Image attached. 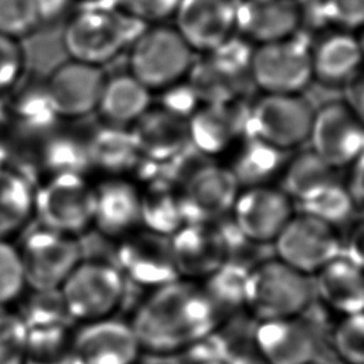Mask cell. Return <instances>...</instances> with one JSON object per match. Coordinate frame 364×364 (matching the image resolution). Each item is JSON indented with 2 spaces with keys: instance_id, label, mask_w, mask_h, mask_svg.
I'll return each instance as SVG.
<instances>
[{
  "instance_id": "1",
  "label": "cell",
  "mask_w": 364,
  "mask_h": 364,
  "mask_svg": "<svg viewBox=\"0 0 364 364\" xmlns=\"http://www.w3.org/2000/svg\"><path fill=\"white\" fill-rule=\"evenodd\" d=\"M223 318L202 286L181 277L151 290L129 324L141 350L175 354L212 333Z\"/></svg>"
},
{
  "instance_id": "2",
  "label": "cell",
  "mask_w": 364,
  "mask_h": 364,
  "mask_svg": "<svg viewBox=\"0 0 364 364\" xmlns=\"http://www.w3.org/2000/svg\"><path fill=\"white\" fill-rule=\"evenodd\" d=\"M146 24L111 7H87L74 13L63 31V46L71 60L102 67L129 48Z\"/></svg>"
},
{
  "instance_id": "3",
  "label": "cell",
  "mask_w": 364,
  "mask_h": 364,
  "mask_svg": "<svg viewBox=\"0 0 364 364\" xmlns=\"http://www.w3.org/2000/svg\"><path fill=\"white\" fill-rule=\"evenodd\" d=\"M314 297L313 279L279 259H267L250 270L246 309L256 321L300 316Z\"/></svg>"
},
{
  "instance_id": "4",
  "label": "cell",
  "mask_w": 364,
  "mask_h": 364,
  "mask_svg": "<svg viewBox=\"0 0 364 364\" xmlns=\"http://www.w3.org/2000/svg\"><path fill=\"white\" fill-rule=\"evenodd\" d=\"M195 51L172 26H146L129 46V71L146 88L164 90L191 70Z\"/></svg>"
},
{
  "instance_id": "5",
  "label": "cell",
  "mask_w": 364,
  "mask_h": 364,
  "mask_svg": "<svg viewBox=\"0 0 364 364\" xmlns=\"http://www.w3.org/2000/svg\"><path fill=\"white\" fill-rule=\"evenodd\" d=\"M127 280L108 260H81L60 286L70 320L90 323L111 317L122 304Z\"/></svg>"
},
{
  "instance_id": "6",
  "label": "cell",
  "mask_w": 364,
  "mask_h": 364,
  "mask_svg": "<svg viewBox=\"0 0 364 364\" xmlns=\"http://www.w3.org/2000/svg\"><path fill=\"white\" fill-rule=\"evenodd\" d=\"M253 48L239 34L218 48L193 60L186 75L202 104L243 98L250 85V58Z\"/></svg>"
},
{
  "instance_id": "7",
  "label": "cell",
  "mask_w": 364,
  "mask_h": 364,
  "mask_svg": "<svg viewBox=\"0 0 364 364\" xmlns=\"http://www.w3.org/2000/svg\"><path fill=\"white\" fill-rule=\"evenodd\" d=\"M94 186L85 175H51L34 191V215L40 226L78 236L92 225Z\"/></svg>"
},
{
  "instance_id": "8",
  "label": "cell",
  "mask_w": 364,
  "mask_h": 364,
  "mask_svg": "<svg viewBox=\"0 0 364 364\" xmlns=\"http://www.w3.org/2000/svg\"><path fill=\"white\" fill-rule=\"evenodd\" d=\"M250 78L264 94H300L313 80L311 43L297 33L257 44L252 51Z\"/></svg>"
},
{
  "instance_id": "9",
  "label": "cell",
  "mask_w": 364,
  "mask_h": 364,
  "mask_svg": "<svg viewBox=\"0 0 364 364\" xmlns=\"http://www.w3.org/2000/svg\"><path fill=\"white\" fill-rule=\"evenodd\" d=\"M313 115L300 94H264L249 107L245 136L289 151L309 139Z\"/></svg>"
},
{
  "instance_id": "10",
  "label": "cell",
  "mask_w": 364,
  "mask_h": 364,
  "mask_svg": "<svg viewBox=\"0 0 364 364\" xmlns=\"http://www.w3.org/2000/svg\"><path fill=\"white\" fill-rule=\"evenodd\" d=\"M26 286L30 290H55L82 260L75 236L43 226L31 230L18 247Z\"/></svg>"
},
{
  "instance_id": "11",
  "label": "cell",
  "mask_w": 364,
  "mask_h": 364,
  "mask_svg": "<svg viewBox=\"0 0 364 364\" xmlns=\"http://www.w3.org/2000/svg\"><path fill=\"white\" fill-rule=\"evenodd\" d=\"M273 250L279 260L310 276L343 255V240L337 228L299 213L273 240Z\"/></svg>"
},
{
  "instance_id": "12",
  "label": "cell",
  "mask_w": 364,
  "mask_h": 364,
  "mask_svg": "<svg viewBox=\"0 0 364 364\" xmlns=\"http://www.w3.org/2000/svg\"><path fill=\"white\" fill-rule=\"evenodd\" d=\"M112 263L128 283L141 289H156L181 279L171 249L169 236L151 230H134L114 249Z\"/></svg>"
},
{
  "instance_id": "13",
  "label": "cell",
  "mask_w": 364,
  "mask_h": 364,
  "mask_svg": "<svg viewBox=\"0 0 364 364\" xmlns=\"http://www.w3.org/2000/svg\"><path fill=\"white\" fill-rule=\"evenodd\" d=\"M239 189L228 166L208 159L178 188L185 223H213L229 216Z\"/></svg>"
},
{
  "instance_id": "14",
  "label": "cell",
  "mask_w": 364,
  "mask_h": 364,
  "mask_svg": "<svg viewBox=\"0 0 364 364\" xmlns=\"http://www.w3.org/2000/svg\"><path fill=\"white\" fill-rule=\"evenodd\" d=\"M309 141L327 165L344 168L364 154V125L346 102L331 101L314 111Z\"/></svg>"
},
{
  "instance_id": "15",
  "label": "cell",
  "mask_w": 364,
  "mask_h": 364,
  "mask_svg": "<svg viewBox=\"0 0 364 364\" xmlns=\"http://www.w3.org/2000/svg\"><path fill=\"white\" fill-rule=\"evenodd\" d=\"M253 350L264 364H311L318 353L317 330L300 316L256 321Z\"/></svg>"
},
{
  "instance_id": "16",
  "label": "cell",
  "mask_w": 364,
  "mask_h": 364,
  "mask_svg": "<svg viewBox=\"0 0 364 364\" xmlns=\"http://www.w3.org/2000/svg\"><path fill=\"white\" fill-rule=\"evenodd\" d=\"M291 216V199L282 189L267 185L239 192L229 215L243 237L260 245L273 242Z\"/></svg>"
},
{
  "instance_id": "17",
  "label": "cell",
  "mask_w": 364,
  "mask_h": 364,
  "mask_svg": "<svg viewBox=\"0 0 364 364\" xmlns=\"http://www.w3.org/2000/svg\"><path fill=\"white\" fill-rule=\"evenodd\" d=\"M105 78L102 67L70 58L57 65L44 84L58 117L67 121L97 111Z\"/></svg>"
},
{
  "instance_id": "18",
  "label": "cell",
  "mask_w": 364,
  "mask_h": 364,
  "mask_svg": "<svg viewBox=\"0 0 364 364\" xmlns=\"http://www.w3.org/2000/svg\"><path fill=\"white\" fill-rule=\"evenodd\" d=\"M176 270L182 279H205L230 257L222 220L185 223L169 236Z\"/></svg>"
},
{
  "instance_id": "19",
  "label": "cell",
  "mask_w": 364,
  "mask_h": 364,
  "mask_svg": "<svg viewBox=\"0 0 364 364\" xmlns=\"http://www.w3.org/2000/svg\"><path fill=\"white\" fill-rule=\"evenodd\" d=\"M175 28L195 53H209L236 34V0H179Z\"/></svg>"
},
{
  "instance_id": "20",
  "label": "cell",
  "mask_w": 364,
  "mask_h": 364,
  "mask_svg": "<svg viewBox=\"0 0 364 364\" xmlns=\"http://www.w3.org/2000/svg\"><path fill=\"white\" fill-rule=\"evenodd\" d=\"M141 351L131 324L108 317L74 333L71 364H138Z\"/></svg>"
},
{
  "instance_id": "21",
  "label": "cell",
  "mask_w": 364,
  "mask_h": 364,
  "mask_svg": "<svg viewBox=\"0 0 364 364\" xmlns=\"http://www.w3.org/2000/svg\"><path fill=\"white\" fill-rule=\"evenodd\" d=\"M303 21L299 0H236V34L256 46L297 34Z\"/></svg>"
},
{
  "instance_id": "22",
  "label": "cell",
  "mask_w": 364,
  "mask_h": 364,
  "mask_svg": "<svg viewBox=\"0 0 364 364\" xmlns=\"http://www.w3.org/2000/svg\"><path fill=\"white\" fill-rule=\"evenodd\" d=\"M249 107L243 98L202 104L188 119L191 145L205 156L223 152L245 136Z\"/></svg>"
},
{
  "instance_id": "23",
  "label": "cell",
  "mask_w": 364,
  "mask_h": 364,
  "mask_svg": "<svg viewBox=\"0 0 364 364\" xmlns=\"http://www.w3.org/2000/svg\"><path fill=\"white\" fill-rule=\"evenodd\" d=\"M6 100L7 121L14 142L27 141L37 144L63 124L54 109L44 81L20 84Z\"/></svg>"
},
{
  "instance_id": "24",
  "label": "cell",
  "mask_w": 364,
  "mask_h": 364,
  "mask_svg": "<svg viewBox=\"0 0 364 364\" xmlns=\"http://www.w3.org/2000/svg\"><path fill=\"white\" fill-rule=\"evenodd\" d=\"M141 225V191L128 179L111 176L94 186L92 226L108 237H122Z\"/></svg>"
},
{
  "instance_id": "25",
  "label": "cell",
  "mask_w": 364,
  "mask_h": 364,
  "mask_svg": "<svg viewBox=\"0 0 364 364\" xmlns=\"http://www.w3.org/2000/svg\"><path fill=\"white\" fill-rule=\"evenodd\" d=\"M141 159L165 162L185 151L189 145L188 121L164 108H149L131 125Z\"/></svg>"
},
{
  "instance_id": "26",
  "label": "cell",
  "mask_w": 364,
  "mask_h": 364,
  "mask_svg": "<svg viewBox=\"0 0 364 364\" xmlns=\"http://www.w3.org/2000/svg\"><path fill=\"white\" fill-rule=\"evenodd\" d=\"M363 63L358 38L350 31L337 30L311 44V74L324 85L344 87L363 68Z\"/></svg>"
},
{
  "instance_id": "27",
  "label": "cell",
  "mask_w": 364,
  "mask_h": 364,
  "mask_svg": "<svg viewBox=\"0 0 364 364\" xmlns=\"http://www.w3.org/2000/svg\"><path fill=\"white\" fill-rule=\"evenodd\" d=\"M313 283L316 296L330 310L343 317L364 311V270L344 255L318 270Z\"/></svg>"
},
{
  "instance_id": "28",
  "label": "cell",
  "mask_w": 364,
  "mask_h": 364,
  "mask_svg": "<svg viewBox=\"0 0 364 364\" xmlns=\"http://www.w3.org/2000/svg\"><path fill=\"white\" fill-rule=\"evenodd\" d=\"M38 166L46 178L61 173L87 175L91 166L88 132L67 128L63 124L36 144Z\"/></svg>"
},
{
  "instance_id": "29",
  "label": "cell",
  "mask_w": 364,
  "mask_h": 364,
  "mask_svg": "<svg viewBox=\"0 0 364 364\" xmlns=\"http://www.w3.org/2000/svg\"><path fill=\"white\" fill-rule=\"evenodd\" d=\"M151 90L131 73H125L105 78L97 112L105 124L131 127L151 108Z\"/></svg>"
},
{
  "instance_id": "30",
  "label": "cell",
  "mask_w": 364,
  "mask_h": 364,
  "mask_svg": "<svg viewBox=\"0 0 364 364\" xmlns=\"http://www.w3.org/2000/svg\"><path fill=\"white\" fill-rule=\"evenodd\" d=\"M91 166L111 176L135 171L141 155L131 127L102 124L88 131Z\"/></svg>"
},
{
  "instance_id": "31",
  "label": "cell",
  "mask_w": 364,
  "mask_h": 364,
  "mask_svg": "<svg viewBox=\"0 0 364 364\" xmlns=\"http://www.w3.org/2000/svg\"><path fill=\"white\" fill-rule=\"evenodd\" d=\"M34 191L20 169L11 165L0 168V239L16 235L34 216Z\"/></svg>"
},
{
  "instance_id": "32",
  "label": "cell",
  "mask_w": 364,
  "mask_h": 364,
  "mask_svg": "<svg viewBox=\"0 0 364 364\" xmlns=\"http://www.w3.org/2000/svg\"><path fill=\"white\" fill-rule=\"evenodd\" d=\"M286 165V151L257 138L243 136L242 145L233 158L232 171L239 186L252 188L266 185L280 173Z\"/></svg>"
},
{
  "instance_id": "33",
  "label": "cell",
  "mask_w": 364,
  "mask_h": 364,
  "mask_svg": "<svg viewBox=\"0 0 364 364\" xmlns=\"http://www.w3.org/2000/svg\"><path fill=\"white\" fill-rule=\"evenodd\" d=\"M141 225L158 235L172 236L185 225L178 188L154 182L141 191Z\"/></svg>"
},
{
  "instance_id": "34",
  "label": "cell",
  "mask_w": 364,
  "mask_h": 364,
  "mask_svg": "<svg viewBox=\"0 0 364 364\" xmlns=\"http://www.w3.org/2000/svg\"><path fill=\"white\" fill-rule=\"evenodd\" d=\"M252 269L240 262L228 260L203 279L202 289L223 317L246 307L247 282Z\"/></svg>"
},
{
  "instance_id": "35",
  "label": "cell",
  "mask_w": 364,
  "mask_h": 364,
  "mask_svg": "<svg viewBox=\"0 0 364 364\" xmlns=\"http://www.w3.org/2000/svg\"><path fill=\"white\" fill-rule=\"evenodd\" d=\"M336 169L311 149L296 155L282 171V191L291 200H301L316 189L336 181Z\"/></svg>"
},
{
  "instance_id": "36",
  "label": "cell",
  "mask_w": 364,
  "mask_h": 364,
  "mask_svg": "<svg viewBox=\"0 0 364 364\" xmlns=\"http://www.w3.org/2000/svg\"><path fill=\"white\" fill-rule=\"evenodd\" d=\"M73 338L70 324L27 328L23 364H71Z\"/></svg>"
},
{
  "instance_id": "37",
  "label": "cell",
  "mask_w": 364,
  "mask_h": 364,
  "mask_svg": "<svg viewBox=\"0 0 364 364\" xmlns=\"http://www.w3.org/2000/svg\"><path fill=\"white\" fill-rule=\"evenodd\" d=\"M296 203L300 208V213L316 218L334 228L348 222L357 208L348 186L340 183L338 179L316 189Z\"/></svg>"
},
{
  "instance_id": "38",
  "label": "cell",
  "mask_w": 364,
  "mask_h": 364,
  "mask_svg": "<svg viewBox=\"0 0 364 364\" xmlns=\"http://www.w3.org/2000/svg\"><path fill=\"white\" fill-rule=\"evenodd\" d=\"M18 314L27 328L68 324L70 321L60 289L31 290Z\"/></svg>"
},
{
  "instance_id": "39",
  "label": "cell",
  "mask_w": 364,
  "mask_h": 364,
  "mask_svg": "<svg viewBox=\"0 0 364 364\" xmlns=\"http://www.w3.org/2000/svg\"><path fill=\"white\" fill-rule=\"evenodd\" d=\"M40 24L37 0H0V34L21 40Z\"/></svg>"
},
{
  "instance_id": "40",
  "label": "cell",
  "mask_w": 364,
  "mask_h": 364,
  "mask_svg": "<svg viewBox=\"0 0 364 364\" xmlns=\"http://www.w3.org/2000/svg\"><path fill=\"white\" fill-rule=\"evenodd\" d=\"M333 348L346 364H364V311L344 316L334 327Z\"/></svg>"
},
{
  "instance_id": "41",
  "label": "cell",
  "mask_w": 364,
  "mask_h": 364,
  "mask_svg": "<svg viewBox=\"0 0 364 364\" xmlns=\"http://www.w3.org/2000/svg\"><path fill=\"white\" fill-rule=\"evenodd\" d=\"M26 287L18 247L0 239V306H9L18 299Z\"/></svg>"
},
{
  "instance_id": "42",
  "label": "cell",
  "mask_w": 364,
  "mask_h": 364,
  "mask_svg": "<svg viewBox=\"0 0 364 364\" xmlns=\"http://www.w3.org/2000/svg\"><path fill=\"white\" fill-rule=\"evenodd\" d=\"M26 334L20 314L0 306V364H23Z\"/></svg>"
},
{
  "instance_id": "43",
  "label": "cell",
  "mask_w": 364,
  "mask_h": 364,
  "mask_svg": "<svg viewBox=\"0 0 364 364\" xmlns=\"http://www.w3.org/2000/svg\"><path fill=\"white\" fill-rule=\"evenodd\" d=\"M24 70L26 53L20 40L0 34V97L20 84Z\"/></svg>"
},
{
  "instance_id": "44",
  "label": "cell",
  "mask_w": 364,
  "mask_h": 364,
  "mask_svg": "<svg viewBox=\"0 0 364 364\" xmlns=\"http://www.w3.org/2000/svg\"><path fill=\"white\" fill-rule=\"evenodd\" d=\"M320 18L338 30L364 27V0H321Z\"/></svg>"
},
{
  "instance_id": "45",
  "label": "cell",
  "mask_w": 364,
  "mask_h": 364,
  "mask_svg": "<svg viewBox=\"0 0 364 364\" xmlns=\"http://www.w3.org/2000/svg\"><path fill=\"white\" fill-rule=\"evenodd\" d=\"M179 0H114V6L125 14L149 26L173 17Z\"/></svg>"
},
{
  "instance_id": "46",
  "label": "cell",
  "mask_w": 364,
  "mask_h": 364,
  "mask_svg": "<svg viewBox=\"0 0 364 364\" xmlns=\"http://www.w3.org/2000/svg\"><path fill=\"white\" fill-rule=\"evenodd\" d=\"M199 104L200 101L193 88L191 87V84L188 81H178L164 88L159 107L188 121L192 117V114L199 108Z\"/></svg>"
},
{
  "instance_id": "47",
  "label": "cell",
  "mask_w": 364,
  "mask_h": 364,
  "mask_svg": "<svg viewBox=\"0 0 364 364\" xmlns=\"http://www.w3.org/2000/svg\"><path fill=\"white\" fill-rule=\"evenodd\" d=\"M346 105L364 125V70L361 68L346 85Z\"/></svg>"
},
{
  "instance_id": "48",
  "label": "cell",
  "mask_w": 364,
  "mask_h": 364,
  "mask_svg": "<svg viewBox=\"0 0 364 364\" xmlns=\"http://www.w3.org/2000/svg\"><path fill=\"white\" fill-rule=\"evenodd\" d=\"M16 148L11 131L7 121V104L3 97H0V168L10 165Z\"/></svg>"
},
{
  "instance_id": "49",
  "label": "cell",
  "mask_w": 364,
  "mask_h": 364,
  "mask_svg": "<svg viewBox=\"0 0 364 364\" xmlns=\"http://www.w3.org/2000/svg\"><path fill=\"white\" fill-rule=\"evenodd\" d=\"M343 255L364 270V220L360 222L348 239L343 242Z\"/></svg>"
},
{
  "instance_id": "50",
  "label": "cell",
  "mask_w": 364,
  "mask_h": 364,
  "mask_svg": "<svg viewBox=\"0 0 364 364\" xmlns=\"http://www.w3.org/2000/svg\"><path fill=\"white\" fill-rule=\"evenodd\" d=\"M348 189L355 202V206L364 208V154L353 164V173Z\"/></svg>"
},
{
  "instance_id": "51",
  "label": "cell",
  "mask_w": 364,
  "mask_h": 364,
  "mask_svg": "<svg viewBox=\"0 0 364 364\" xmlns=\"http://www.w3.org/2000/svg\"><path fill=\"white\" fill-rule=\"evenodd\" d=\"M68 0H37L41 23L58 17L67 7Z\"/></svg>"
},
{
  "instance_id": "52",
  "label": "cell",
  "mask_w": 364,
  "mask_h": 364,
  "mask_svg": "<svg viewBox=\"0 0 364 364\" xmlns=\"http://www.w3.org/2000/svg\"><path fill=\"white\" fill-rule=\"evenodd\" d=\"M141 364H185L173 354H149Z\"/></svg>"
},
{
  "instance_id": "53",
  "label": "cell",
  "mask_w": 364,
  "mask_h": 364,
  "mask_svg": "<svg viewBox=\"0 0 364 364\" xmlns=\"http://www.w3.org/2000/svg\"><path fill=\"white\" fill-rule=\"evenodd\" d=\"M205 364H264L256 354H242L235 358L226 360V361H213V363H205Z\"/></svg>"
},
{
  "instance_id": "54",
  "label": "cell",
  "mask_w": 364,
  "mask_h": 364,
  "mask_svg": "<svg viewBox=\"0 0 364 364\" xmlns=\"http://www.w3.org/2000/svg\"><path fill=\"white\" fill-rule=\"evenodd\" d=\"M357 38H358V43H360V47H361V51H363V55H364V27L361 28V33Z\"/></svg>"
},
{
  "instance_id": "55",
  "label": "cell",
  "mask_w": 364,
  "mask_h": 364,
  "mask_svg": "<svg viewBox=\"0 0 364 364\" xmlns=\"http://www.w3.org/2000/svg\"><path fill=\"white\" fill-rule=\"evenodd\" d=\"M299 1H301V3H304V1H307V0H299Z\"/></svg>"
},
{
  "instance_id": "56",
  "label": "cell",
  "mask_w": 364,
  "mask_h": 364,
  "mask_svg": "<svg viewBox=\"0 0 364 364\" xmlns=\"http://www.w3.org/2000/svg\"><path fill=\"white\" fill-rule=\"evenodd\" d=\"M311 364H316V363H311Z\"/></svg>"
}]
</instances>
